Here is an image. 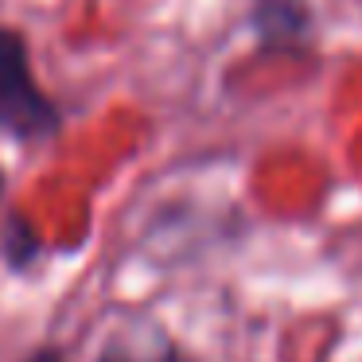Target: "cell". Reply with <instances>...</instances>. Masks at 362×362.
I'll use <instances>...</instances> for the list:
<instances>
[{
  "mask_svg": "<svg viewBox=\"0 0 362 362\" xmlns=\"http://www.w3.org/2000/svg\"><path fill=\"white\" fill-rule=\"evenodd\" d=\"M94 362H203L191 346H183L164 323L156 320H125L110 327Z\"/></svg>",
  "mask_w": 362,
  "mask_h": 362,
  "instance_id": "3",
  "label": "cell"
},
{
  "mask_svg": "<svg viewBox=\"0 0 362 362\" xmlns=\"http://www.w3.org/2000/svg\"><path fill=\"white\" fill-rule=\"evenodd\" d=\"M24 362H66V351H63V346H55V343H43V346H35Z\"/></svg>",
  "mask_w": 362,
  "mask_h": 362,
  "instance_id": "5",
  "label": "cell"
},
{
  "mask_svg": "<svg viewBox=\"0 0 362 362\" xmlns=\"http://www.w3.org/2000/svg\"><path fill=\"white\" fill-rule=\"evenodd\" d=\"M0 199H4V168H0Z\"/></svg>",
  "mask_w": 362,
  "mask_h": 362,
  "instance_id": "6",
  "label": "cell"
},
{
  "mask_svg": "<svg viewBox=\"0 0 362 362\" xmlns=\"http://www.w3.org/2000/svg\"><path fill=\"white\" fill-rule=\"evenodd\" d=\"M63 133V110L35 82L32 47L16 28H0V136L16 144H47Z\"/></svg>",
  "mask_w": 362,
  "mask_h": 362,
  "instance_id": "1",
  "label": "cell"
},
{
  "mask_svg": "<svg viewBox=\"0 0 362 362\" xmlns=\"http://www.w3.org/2000/svg\"><path fill=\"white\" fill-rule=\"evenodd\" d=\"M43 253V234L35 230V222L24 211H12L0 226V257L12 273H28Z\"/></svg>",
  "mask_w": 362,
  "mask_h": 362,
  "instance_id": "4",
  "label": "cell"
},
{
  "mask_svg": "<svg viewBox=\"0 0 362 362\" xmlns=\"http://www.w3.org/2000/svg\"><path fill=\"white\" fill-rule=\"evenodd\" d=\"M250 28L261 55H296L315 40L312 0H250Z\"/></svg>",
  "mask_w": 362,
  "mask_h": 362,
  "instance_id": "2",
  "label": "cell"
}]
</instances>
